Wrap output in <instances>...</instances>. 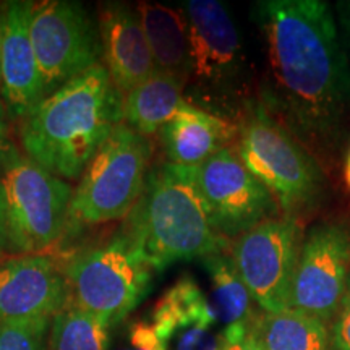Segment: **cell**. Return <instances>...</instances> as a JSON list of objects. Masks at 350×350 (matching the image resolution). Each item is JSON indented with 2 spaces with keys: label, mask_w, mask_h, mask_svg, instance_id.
<instances>
[{
  "label": "cell",
  "mask_w": 350,
  "mask_h": 350,
  "mask_svg": "<svg viewBox=\"0 0 350 350\" xmlns=\"http://www.w3.org/2000/svg\"><path fill=\"white\" fill-rule=\"evenodd\" d=\"M137 12L151 49L156 72L175 75L188 83L190 77V39L185 13L152 2H139Z\"/></svg>",
  "instance_id": "cell-17"
},
{
  "label": "cell",
  "mask_w": 350,
  "mask_h": 350,
  "mask_svg": "<svg viewBox=\"0 0 350 350\" xmlns=\"http://www.w3.org/2000/svg\"><path fill=\"white\" fill-rule=\"evenodd\" d=\"M216 318V308L208 304L198 284L185 275L159 300L151 325L159 339L169 345V340L178 329L183 331L191 326L209 327Z\"/></svg>",
  "instance_id": "cell-20"
},
{
  "label": "cell",
  "mask_w": 350,
  "mask_h": 350,
  "mask_svg": "<svg viewBox=\"0 0 350 350\" xmlns=\"http://www.w3.org/2000/svg\"><path fill=\"white\" fill-rule=\"evenodd\" d=\"M203 266L211 278L214 299H216V314L227 323L252 321V295L237 273L232 256L224 253L203 258Z\"/></svg>",
  "instance_id": "cell-22"
},
{
  "label": "cell",
  "mask_w": 350,
  "mask_h": 350,
  "mask_svg": "<svg viewBox=\"0 0 350 350\" xmlns=\"http://www.w3.org/2000/svg\"><path fill=\"white\" fill-rule=\"evenodd\" d=\"M31 42L41 70L44 98L103 64L98 16L83 2H34Z\"/></svg>",
  "instance_id": "cell-8"
},
{
  "label": "cell",
  "mask_w": 350,
  "mask_h": 350,
  "mask_svg": "<svg viewBox=\"0 0 350 350\" xmlns=\"http://www.w3.org/2000/svg\"><path fill=\"white\" fill-rule=\"evenodd\" d=\"M301 243L299 219L288 216L268 219L235 239L232 261L265 313L291 308Z\"/></svg>",
  "instance_id": "cell-9"
},
{
  "label": "cell",
  "mask_w": 350,
  "mask_h": 350,
  "mask_svg": "<svg viewBox=\"0 0 350 350\" xmlns=\"http://www.w3.org/2000/svg\"><path fill=\"white\" fill-rule=\"evenodd\" d=\"M129 342L131 350H169V345L159 339L151 323H137L131 326Z\"/></svg>",
  "instance_id": "cell-24"
},
{
  "label": "cell",
  "mask_w": 350,
  "mask_h": 350,
  "mask_svg": "<svg viewBox=\"0 0 350 350\" xmlns=\"http://www.w3.org/2000/svg\"><path fill=\"white\" fill-rule=\"evenodd\" d=\"M349 269L350 227L338 221L313 226L301 243L291 308L331 319L347 294Z\"/></svg>",
  "instance_id": "cell-11"
},
{
  "label": "cell",
  "mask_w": 350,
  "mask_h": 350,
  "mask_svg": "<svg viewBox=\"0 0 350 350\" xmlns=\"http://www.w3.org/2000/svg\"><path fill=\"white\" fill-rule=\"evenodd\" d=\"M111 329L103 319L70 304L52 318L47 350H109Z\"/></svg>",
  "instance_id": "cell-21"
},
{
  "label": "cell",
  "mask_w": 350,
  "mask_h": 350,
  "mask_svg": "<svg viewBox=\"0 0 350 350\" xmlns=\"http://www.w3.org/2000/svg\"><path fill=\"white\" fill-rule=\"evenodd\" d=\"M237 154L273 195L282 216H305L325 200L326 178L314 157L261 104L239 126Z\"/></svg>",
  "instance_id": "cell-5"
},
{
  "label": "cell",
  "mask_w": 350,
  "mask_h": 350,
  "mask_svg": "<svg viewBox=\"0 0 350 350\" xmlns=\"http://www.w3.org/2000/svg\"><path fill=\"white\" fill-rule=\"evenodd\" d=\"M72 304L64 266L47 255L0 261V323L54 318Z\"/></svg>",
  "instance_id": "cell-13"
},
{
  "label": "cell",
  "mask_w": 350,
  "mask_h": 350,
  "mask_svg": "<svg viewBox=\"0 0 350 350\" xmlns=\"http://www.w3.org/2000/svg\"><path fill=\"white\" fill-rule=\"evenodd\" d=\"M23 157L18 146L10 139V135L0 133V177Z\"/></svg>",
  "instance_id": "cell-27"
},
{
  "label": "cell",
  "mask_w": 350,
  "mask_h": 350,
  "mask_svg": "<svg viewBox=\"0 0 350 350\" xmlns=\"http://www.w3.org/2000/svg\"><path fill=\"white\" fill-rule=\"evenodd\" d=\"M33 8L34 2L29 0L3 3L0 96L12 122L25 119L44 99L41 70L31 42Z\"/></svg>",
  "instance_id": "cell-14"
},
{
  "label": "cell",
  "mask_w": 350,
  "mask_h": 350,
  "mask_svg": "<svg viewBox=\"0 0 350 350\" xmlns=\"http://www.w3.org/2000/svg\"><path fill=\"white\" fill-rule=\"evenodd\" d=\"M62 266L72 305L111 327L124 321L146 297L154 273L120 229L106 242L77 252Z\"/></svg>",
  "instance_id": "cell-6"
},
{
  "label": "cell",
  "mask_w": 350,
  "mask_h": 350,
  "mask_svg": "<svg viewBox=\"0 0 350 350\" xmlns=\"http://www.w3.org/2000/svg\"><path fill=\"white\" fill-rule=\"evenodd\" d=\"M266 54L260 104L319 161L344 142L350 65L331 7L321 0H265L253 7Z\"/></svg>",
  "instance_id": "cell-1"
},
{
  "label": "cell",
  "mask_w": 350,
  "mask_h": 350,
  "mask_svg": "<svg viewBox=\"0 0 350 350\" xmlns=\"http://www.w3.org/2000/svg\"><path fill=\"white\" fill-rule=\"evenodd\" d=\"M344 182H345V187H347L350 191V150L347 152V157H345V164H344Z\"/></svg>",
  "instance_id": "cell-31"
},
{
  "label": "cell",
  "mask_w": 350,
  "mask_h": 350,
  "mask_svg": "<svg viewBox=\"0 0 350 350\" xmlns=\"http://www.w3.org/2000/svg\"><path fill=\"white\" fill-rule=\"evenodd\" d=\"M51 318L0 323V350H47Z\"/></svg>",
  "instance_id": "cell-23"
},
{
  "label": "cell",
  "mask_w": 350,
  "mask_h": 350,
  "mask_svg": "<svg viewBox=\"0 0 350 350\" xmlns=\"http://www.w3.org/2000/svg\"><path fill=\"white\" fill-rule=\"evenodd\" d=\"M190 39V77L203 96H221L234 88L243 68L242 42L224 3L188 0L182 3Z\"/></svg>",
  "instance_id": "cell-12"
},
{
  "label": "cell",
  "mask_w": 350,
  "mask_h": 350,
  "mask_svg": "<svg viewBox=\"0 0 350 350\" xmlns=\"http://www.w3.org/2000/svg\"><path fill=\"white\" fill-rule=\"evenodd\" d=\"M196 182L211 213L214 229L226 240L237 239L281 213L273 195L230 148L198 165Z\"/></svg>",
  "instance_id": "cell-10"
},
{
  "label": "cell",
  "mask_w": 350,
  "mask_h": 350,
  "mask_svg": "<svg viewBox=\"0 0 350 350\" xmlns=\"http://www.w3.org/2000/svg\"><path fill=\"white\" fill-rule=\"evenodd\" d=\"M10 253L41 255L60 242L73 188L23 156L0 177Z\"/></svg>",
  "instance_id": "cell-7"
},
{
  "label": "cell",
  "mask_w": 350,
  "mask_h": 350,
  "mask_svg": "<svg viewBox=\"0 0 350 350\" xmlns=\"http://www.w3.org/2000/svg\"><path fill=\"white\" fill-rule=\"evenodd\" d=\"M187 81L156 72L124 96V124L143 137L159 133L182 106Z\"/></svg>",
  "instance_id": "cell-18"
},
{
  "label": "cell",
  "mask_w": 350,
  "mask_h": 350,
  "mask_svg": "<svg viewBox=\"0 0 350 350\" xmlns=\"http://www.w3.org/2000/svg\"><path fill=\"white\" fill-rule=\"evenodd\" d=\"M0 133L8 135V117L5 112V107H3L2 99H0Z\"/></svg>",
  "instance_id": "cell-29"
},
{
  "label": "cell",
  "mask_w": 350,
  "mask_h": 350,
  "mask_svg": "<svg viewBox=\"0 0 350 350\" xmlns=\"http://www.w3.org/2000/svg\"><path fill=\"white\" fill-rule=\"evenodd\" d=\"M157 135L170 164L198 167L229 148L239 131L229 120L183 100Z\"/></svg>",
  "instance_id": "cell-16"
},
{
  "label": "cell",
  "mask_w": 350,
  "mask_h": 350,
  "mask_svg": "<svg viewBox=\"0 0 350 350\" xmlns=\"http://www.w3.org/2000/svg\"><path fill=\"white\" fill-rule=\"evenodd\" d=\"M248 325L250 323H234L226 327L224 334L221 336L224 350H261L248 336Z\"/></svg>",
  "instance_id": "cell-26"
},
{
  "label": "cell",
  "mask_w": 350,
  "mask_h": 350,
  "mask_svg": "<svg viewBox=\"0 0 350 350\" xmlns=\"http://www.w3.org/2000/svg\"><path fill=\"white\" fill-rule=\"evenodd\" d=\"M98 21L103 42V65L122 94L154 73V60L137 8L125 2H104Z\"/></svg>",
  "instance_id": "cell-15"
},
{
  "label": "cell",
  "mask_w": 350,
  "mask_h": 350,
  "mask_svg": "<svg viewBox=\"0 0 350 350\" xmlns=\"http://www.w3.org/2000/svg\"><path fill=\"white\" fill-rule=\"evenodd\" d=\"M152 152L150 138L117 125L73 188L62 237L72 240L91 227L124 221L142 195Z\"/></svg>",
  "instance_id": "cell-4"
},
{
  "label": "cell",
  "mask_w": 350,
  "mask_h": 350,
  "mask_svg": "<svg viewBox=\"0 0 350 350\" xmlns=\"http://www.w3.org/2000/svg\"><path fill=\"white\" fill-rule=\"evenodd\" d=\"M124 124V94L94 65L44 98L18 122L25 156L65 182L80 180L103 143Z\"/></svg>",
  "instance_id": "cell-2"
},
{
  "label": "cell",
  "mask_w": 350,
  "mask_h": 350,
  "mask_svg": "<svg viewBox=\"0 0 350 350\" xmlns=\"http://www.w3.org/2000/svg\"><path fill=\"white\" fill-rule=\"evenodd\" d=\"M340 10H344V23L347 25L349 31H350V2H345V3H340Z\"/></svg>",
  "instance_id": "cell-33"
},
{
  "label": "cell",
  "mask_w": 350,
  "mask_h": 350,
  "mask_svg": "<svg viewBox=\"0 0 350 350\" xmlns=\"http://www.w3.org/2000/svg\"><path fill=\"white\" fill-rule=\"evenodd\" d=\"M3 253H10V243L7 237V227H5V213H3L2 195H0V255Z\"/></svg>",
  "instance_id": "cell-28"
},
{
  "label": "cell",
  "mask_w": 350,
  "mask_h": 350,
  "mask_svg": "<svg viewBox=\"0 0 350 350\" xmlns=\"http://www.w3.org/2000/svg\"><path fill=\"white\" fill-rule=\"evenodd\" d=\"M338 312V319L329 334L331 345L334 350H350V292L345 294Z\"/></svg>",
  "instance_id": "cell-25"
},
{
  "label": "cell",
  "mask_w": 350,
  "mask_h": 350,
  "mask_svg": "<svg viewBox=\"0 0 350 350\" xmlns=\"http://www.w3.org/2000/svg\"><path fill=\"white\" fill-rule=\"evenodd\" d=\"M248 336L261 350H329L331 336L321 319L299 310L261 313L248 325Z\"/></svg>",
  "instance_id": "cell-19"
},
{
  "label": "cell",
  "mask_w": 350,
  "mask_h": 350,
  "mask_svg": "<svg viewBox=\"0 0 350 350\" xmlns=\"http://www.w3.org/2000/svg\"><path fill=\"white\" fill-rule=\"evenodd\" d=\"M2 41H3V3H0V59H2ZM0 88H2V75H0Z\"/></svg>",
  "instance_id": "cell-32"
},
{
  "label": "cell",
  "mask_w": 350,
  "mask_h": 350,
  "mask_svg": "<svg viewBox=\"0 0 350 350\" xmlns=\"http://www.w3.org/2000/svg\"><path fill=\"white\" fill-rule=\"evenodd\" d=\"M119 229L152 271L174 262L224 253L227 240L214 229L196 182V167L152 164L142 195Z\"/></svg>",
  "instance_id": "cell-3"
},
{
  "label": "cell",
  "mask_w": 350,
  "mask_h": 350,
  "mask_svg": "<svg viewBox=\"0 0 350 350\" xmlns=\"http://www.w3.org/2000/svg\"><path fill=\"white\" fill-rule=\"evenodd\" d=\"M200 350H224V340H222V338H214L209 342L203 344V347Z\"/></svg>",
  "instance_id": "cell-30"
}]
</instances>
